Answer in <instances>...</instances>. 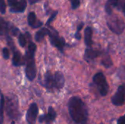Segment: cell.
Wrapping results in <instances>:
<instances>
[{
    "mask_svg": "<svg viewBox=\"0 0 125 124\" xmlns=\"http://www.w3.org/2000/svg\"><path fill=\"white\" fill-rule=\"evenodd\" d=\"M18 2V0H7V3L9 4V6H10L11 7H14Z\"/></svg>",
    "mask_w": 125,
    "mask_h": 124,
    "instance_id": "26",
    "label": "cell"
},
{
    "mask_svg": "<svg viewBox=\"0 0 125 124\" xmlns=\"http://www.w3.org/2000/svg\"><path fill=\"white\" fill-rule=\"evenodd\" d=\"M119 0H108L105 4V11L108 15H111L113 12V9L117 7Z\"/></svg>",
    "mask_w": 125,
    "mask_h": 124,
    "instance_id": "13",
    "label": "cell"
},
{
    "mask_svg": "<svg viewBox=\"0 0 125 124\" xmlns=\"http://www.w3.org/2000/svg\"><path fill=\"white\" fill-rule=\"evenodd\" d=\"M18 42L21 47H24L26 44V39L23 34H20L18 37Z\"/></svg>",
    "mask_w": 125,
    "mask_h": 124,
    "instance_id": "20",
    "label": "cell"
},
{
    "mask_svg": "<svg viewBox=\"0 0 125 124\" xmlns=\"http://www.w3.org/2000/svg\"><path fill=\"white\" fill-rule=\"evenodd\" d=\"M112 103L116 106H121L125 102V84L119 87L112 97Z\"/></svg>",
    "mask_w": 125,
    "mask_h": 124,
    "instance_id": "6",
    "label": "cell"
},
{
    "mask_svg": "<svg viewBox=\"0 0 125 124\" xmlns=\"http://www.w3.org/2000/svg\"><path fill=\"white\" fill-rule=\"evenodd\" d=\"M6 12V4L4 0H0V12L4 14Z\"/></svg>",
    "mask_w": 125,
    "mask_h": 124,
    "instance_id": "22",
    "label": "cell"
},
{
    "mask_svg": "<svg viewBox=\"0 0 125 124\" xmlns=\"http://www.w3.org/2000/svg\"><path fill=\"white\" fill-rule=\"evenodd\" d=\"M4 109V99L3 95H1V100H0V124H3Z\"/></svg>",
    "mask_w": 125,
    "mask_h": 124,
    "instance_id": "18",
    "label": "cell"
},
{
    "mask_svg": "<svg viewBox=\"0 0 125 124\" xmlns=\"http://www.w3.org/2000/svg\"><path fill=\"white\" fill-rule=\"evenodd\" d=\"M45 86L48 89L53 88V75L50 72H48L45 73Z\"/></svg>",
    "mask_w": 125,
    "mask_h": 124,
    "instance_id": "15",
    "label": "cell"
},
{
    "mask_svg": "<svg viewBox=\"0 0 125 124\" xmlns=\"http://www.w3.org/2000/svg\"><path fill=\"white\" fill-rule=\"evenodd\" d=\"M12 124H15V123H14V122H12Z\"/></svg>",
    "mask_w": 125,
    "mask_h": 124,
    "instance_id": "31",
    "label": "cell"
},
{
    "mask_svg": "<svg viewBox=\"0 0 125 124\" xmlns=\"http://www.w3.org/2000/svg\"><path fill=\"white\" fill-rule=\"evenodd\" d=\"M7 31V23L0 18V34H4L5 32Z\"/></svg>",
    "mask_w": 125,
    "mask_h": 124,
    "instance_id": "19",
    "label": "cell"
},
{
    "mask_svg": "<svg viewBox=\"0 0 125 124\" xmlns=\"http://www.w3.org/2000/svg\"><path fill=\"white\" fill-rule=\"evenodd\" d=\"M45 119V115H42V116H40L39 121H40V122H42Z\"/></svg>",
    "mask_w": 125,
    "mask_h": 124,
    "instance_id": "30",
    "label": "cell"
},
{
    "mask_svg": "<svg viewBox=\"0 0 125 124\" xmlns=\"http://www.w3.org/2000/svg\"><path fill=\"white\" fill-rule=\"evenodd\" d=\"M75 38H76L77 39H81V34H80L79 32L77 31V32L75 33Z\"/></svg>",
    "mask_w": 125,
    "mask_h": 124,
    "instance_id": "29",
    "label": "cell"
},
{
    "mask_svg": "<svg viewBox=\"0 0 125 124\" xmlns=\"http://www.w3.org/2000/svg\"><path fill=\"white\" fill-rule=\"evenodd\" d=\"M83 23H81L80 25H78V29H77V31H78V32H79V31L81 30V29L83 28Z\"/></svg>",
    "mask_w": 125,
    "mask_h": 124,
    "instance_id": "28",
    "label": "cell"
},
{
    "mask_svg": "<svg viewBox=\"0 0 125 124\" xmlns=\"http://www.w3.org/2000/svg\"><path fill=\"white\" fill-rule=\"evenodd\" d=\"M28 23L30 26H31L33 28H38L42 25V22L37 21L36 15L34 12H29V14L28 15Z\"/></svg>",
    "mask_w": 125,
    "mask_h": 124,
    "instance_id": "10",
    "label": "cell"
},
{
    "mask_svg": "<svg viewBox=\"0 0 125 124\" xmlns=\"http://www.w3.org/2000/svg\"><path fill=\"white\" fill-rule=\"evenodd\" d=\"M70 115L76 124H86L88 120V111L84 102L78 96L70 99L68 102Z\"/></svg>",
    "mask_w": 125,
    "mask_h": 124,
    "instance_id": "1",
    "label": "cell"
},
{
    "mask_svg": "<svg viewBox=\"0 0 125 124\" xmlns=\"http://www.w3.org/2000/svg\"><path fill=\"white\" fill-rule=\"evenodd\" d=\"M84 41L85 44L88 48H90L92 45V29L88 26L86 28L84 31Z\"/></svg>",
    "mask_w": 125,
    "mask_h": 124,
    "instance_id": "12",
    "label": "cell"
},
{
    "mask_svg": "<svg viewBox=\"0 0 125 124\" xmlns=\"http://www.w3.org/2000/svg\"><path fill=\"white\" fill-rule=\"evenodd\" d=\"M58 14V12L57 11H55L52 15H51V16L49 18V19L48 20V21H47V23H46V24L48 26V25H50V23L53 21V20L56 18V15Z\"/></svg>",
    "mask_w": 125,
    "mask_h": 124,
    "instance_id": "25",
    "label": "cell"
},
{
    "mask_svg": "<svg viewBox=\"0 0 125 124\" xmlns=\"http://www.w3.org/2000/svg\"><path fill=\"white\" fill-rule=\"evenodd\" d=\"M2 53H3V57L4 59H8L10 57V53L9 50L7 48H4L3 50H2Z\"/></svg>",
    "mask_w": 125,
    "mask_h": 124,
    "instance_id": "24",
    "label": "cell"
},
{
    "mask_svg": "<svg viewBox=\"0 0 125 124\" xmlns=\"http://www.w3.org/2000/svg\"><path fill=\"white\" fill-rule=\"evenodd\" d=\"M38 114V107L37 104L35 103H32L27 111L26 113V121L29 124H34L36 119H37V116Z\"/></svg>",
    "mask_w": 125,
    "mask_h": 124,
    "instance_id": "7",
    "label": "cell"
},
{
    "mask_svg": "<svg viewBox=\"0 0 125 124\" xmlns=\"http://www.w3.org/2000/svg\"><path fill=\"white\" fill-rule=\"evenodd\" d=\"M117 124H125V115L122 116L121 118H119V119L118 120Z\"/></svg>",
    "mask_w": 125,
    "mask_h": 124,
    "instance_id": "27",
    "label": "cell"
},
{
    "mask_svg": "<svg viewBox=\"0 0 125 124\" xmlns=\"http://www.w3.org/2000/svg\"><path fill=\"white\" fill-rule=\"evenodd\" d=\"M48 29H47L45 28H43L41 30L38 31L35 34V40L37 42L42 41L43 39V38L45 37V36L46 34H48Z\"/></svg>",
    "mask_w": 125,
    "mask_h": 124,
    "instance_id": "17",
    "label": "cell"
},
{
    "mask_svg": "<svg viewBox=\"0 0 125 124\" xmlns=\"http://www.w3.org/2000/svg\"><path fill=\"white\" fill-rule=\"evenodd\" d=\"M93 81L95 83V85L97 86L100 95L106 96L108 92L109 86L105 75L102 72H98L94 76Z\"/></svg>",
    "mask_w": 125,
    "mask_h": 124,
    "instance_id": "4",
    "label": "cell"
},
{
    "mask_svg": "<svg viewBox=\"0 0 125 124\" xmlns=\"http://www.w3.org/2000/svg\"><path fill=\"white\" fill-rule=\"evenodd\" d=\"M34 52L27 50L26 54V75L29 80H33L36 76V67L34 62Z\"/></svg>",
    "mask_w": 125,
    "mask_h": 124,
    "instance_id": "2",
    "label": "cell"
},
{
    "mask_svg": "<svg viewBox=\"0 0 125 124\" xmlns=\"http://www.w3.org/2000/svg\"><path fill=\"white\" fill-rule=\"evenodd\" d=\"M26 7V0H20L17 2V4L10 8L11 12H24Z\"/></svg>",
    "mask_w": 125,
    "mask_h": 124,
    "instance_id": "11",
    "label": "cell"
},
{
    "mask_svg": "<svg viewBox=\"0 0 125 124\" xmlns=\"http://www.w3.org/2000/svg\"><path fill=\"white\" fill-rule=\"evenodd\" d=\"M64 85V77L61 72H56L53 75V88L62 89Z\"/></svg>",
    "mask_w": 125,
    "mask_h": 124,
    "instance_id": "8",
    "label": "cell"
},
{
    "mask_svg": "<svg viewBox=\"0 0 125 124\" xmlns=\"http://www.w3.org/2000/svg\"><path fill=\"white\" fill-rule=\"evenodd\" d=\"M71 3H72V9L75 10L80 6L81 1L80 0H71Z\"/></svg>",
    "mask_w": 125,
    "mask_h": 124,
    "instance_id": "21",
    "label": "cell"
},
{
    "mask_svg": "<svg viewBox=\"0 0 125 124\" xmlns=\"http://www.w3.org/2000/svg\"><path fill=\"white\" fill-rule=\"evenodd\" d=\"M56 113L54 109H53L52 107H49V108H48V115L45 116L46 122H47L48 124H49L50 122L54 121L55 118H56Z\"/></svg>",
    "mask_w": 125,
    "mask_h": 124,
    "instance_id": "16",
    "label": "cell"
},
{
    "mask_svg": "<svg viewBox=\"0 0 125 124\" xmlns=\"http://www.w3.org/2000/svg\"><path fill=\"white\" fill-rule=\"evenodd\" d=\"M107 25L111 31L117 34H122L125 27L124 20L116 15L111 17L107 21Z\"/></svg>",
    "mask_w": 125,
    "mask_h": 124,
    "instance_id": "3",
    "label": "cell"
},
{
    "mask_svg": "<svg viewBox=\"0 0 125 124\" xmlns=\"http://www.w3.org/2000/svg\"><path fill=\"white\" fill-rule=\"evenodd\" d=\"M48 34L50 37V40H51V44L55 46L56 48H57L60 51H63V49H64V45H65V42H64V40L63 38H61L59 37L58 33L55 31V30H48Z\"/></svg>",
    "mask_w": 125,
    "mask_h": 124,
    "instance_id": "5",
    "label": "cell"
},
{
    "mask_svg": "<svg viewBox=\"0 0 125 124\" xmlns=\"http://www.w3.org/2000/svg\"><path fill=\"white\" fill-rule=\"evenodd\" d=\"M12 64L15 67L21 66L23 64L21 55L20 52L18 50H14L13 57H12Z\"/></svg>",
    "mask_w": 125,
    "mask_h": 124,
    "instance_id": "14",
    "label": "cell"
},
{
    "mask_svg": "<svg viewBox=\"0 0 125 124\" xmlns=\"http://www.w3.org/2000/svg\"><path fill=\"white\" fill-rule=\"evenodd\" d=\"M117 7L119 9H121V10L124 12V14L125 15V0H122V1L119 0V2Z\"/></svg>",
    "mask_w": 125,
    "mask_h": 124,
    "instance_id": "23",
    "label": "cell"
},
{
    "mask_svg": "<svg viewBox=\"0 0 125 124\" xmlns=\"http://www.w3.org/2000/svg\"><path fill=\"white\" fill-rule=\"evenodd\" d=\"M100 55V52L96 50H94L91 48H88L85 50L84 58L86 61H91L98 57Z\"/></svg>",
    "mask_w": 125,
    "mask_h": 124,
    "instance_id": "9",
    "label": "cell"
}]
</instances>
